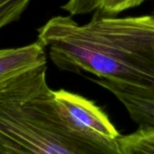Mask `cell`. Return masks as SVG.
<instances>
[{
  "instance_id": "cell-6",
  "label": "cell",
  "mask_w": 154,
  "mask_h": 154,
  "mask_svg": "<svg viewBox=\"0 0 154 154\" xmlns=\"http://www.w3.org/2000/svg\"><path fill=\"white\" fill-rule=\"evenodd\" d=\"M123 154H154V128L139 127L128 135H121Z\"/></svg>"
},
{
  "instance_id": "cell-9",
  "label": "cell",
  "mask_w": 154,
  "mask_h": 154,
  "mask_svg": "<svg viewBox=\"0 0 154 154\" xmlns=\"http://www.w3.org/2000/svg\"><path fill=\"white\" fill-rule=\"evenodd\" d=\"M103 0H68L62 7L71 16L85 15L100 8Z\"/></svg>"
},
{
  "instance_id": "cell-1",
  "label": "cell",
  "mask_w": 154,
  "mask_h": 154,
  "mask_svg": "<svg viewBox=\"0 0 154 154\" xmlns=\"http://www.w3.org/2000/svg\"><path fill=\"white\" fill-rule=\"evenodd\" d=\"M37 41L63 71L154 90V17H115L97 12L79 25L58 16L38 29Z\"/></svg>"
},
{
  "instance_id": "cell-10",
  "label": "cell",
  "mask_w": 154,
  "mask_h": 154,
  "mask_svg": "<svg viewBox=\"0 0 154 154\" xmlns=\"http://www.w3.org/2000/svg\"><path fill=\"white\" fill-rule=\"evenodd\" d=\"M151 15H152V16L154 17V9H153V11H152V14H151Z\"/></svg>"
},
{
  "instance_id": "cell-3",
  "label": "cell",
  "mask_w": 154,
  "mask_h": 154,
  "mask_svg": "<svg viewBox=\"0 0 154 154\" xmlns=\"http://www.w3.org/2000/svg\"><path fill=\"white\" fill-rule=\"evenodd\" d=\"M54 94L62 112L77 127L106 138L121 137L106 113L93 101L63 89L54 91Z\"/></svg>"
},
{
  "instance_id": "cell-7",
  "label": "cell",
  "mask_w": 154,
  "mask_h": 154,
  "mask_svg": "<svg viewBox=\"0 0 154 154\" xmlns=\"http://www.w3.org/2000/svg\"><path fill=\"white\" fill-rule=\"evenodd\" d=\"M31 0H0V29L18 20Z\"/></svg>"
},
{
  "instance_id": "cell-5",
  "label": "cell",
  "mask_w": 154,
  "mask_h": 154,
  "mask_svg": "<svg viewBox=\"0 0 154 154\" xmlns=\"http://www.w3.org/2000/svg\"><path fill=\"white\" fill-rule=\"evenodd\" d=\"M45 64V47L38 41L22 47L0 49V85Z\"/></svg>"
},
{
  "instance_id": "cell-8",
  "label": "cell",
  "mask_w": 154,
  "mask_h": 154,
  "mask_svg": "<svg viewBox=\"0 0 154 154\" xmlns=\"http://www.w3.org/2000/svg\"><path fill=\"white\" fill-rule=\"evenodd\" d=\"M145 0H103L98 10L103 15L112 16L142 4Z\"/></svg>"
},
{
  "instance_id": "cell-4",
  "label": "cell",
  "mask_w": 154,
  "mask_h": 154,
  "mask_svg": "<svg viewBox=\"0 0 154 154\" xmlns=\"http://www.w3.org/2000/svg\"><path fill=\"white\" fill-rule=\"evenodd\" d=\"M91 80L112 94L139 127L154 128V90L101 78Z\"/></svg>"
},
{
  "instance_id": "cell-2",
  "label": "cell",
  "mask_w": 154,
  "mask_h": 154,
  "mask_svg": "<svg viewBox=\"0 0 154 154\" xmlns=\"http://www.w3.org/2000/svg\"><path fill=\"white\" fill-rule=\"evenodd\" d=\"M46 64L0 85V154H123L120 138L86 131L59 108Z\"/></svg>"
}]
</instances>
